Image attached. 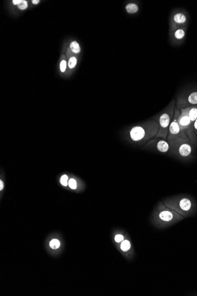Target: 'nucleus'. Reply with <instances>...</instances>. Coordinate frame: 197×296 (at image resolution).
Masks as SVG:
<instances>
[{
	"label": "nucleus",
	"mask_w": 197,
	"mask_h": 296,
	"mask_svg": "<svg viewBox=\"0 0 197 296\" xmlns=\"http://www.w3.org/2000/svg\"><path fill=\"white\" fill-rule=\"evenodd\" d=\"M164 205L184 218H188L197 212V203L193 197L186 195L175 196L164 201Z\"/></svg>",
	"instance_id": "nucleus-1"
},
{
	"label": "nucleus",
	"mask_w": 197,
	"mask_h": 296,
	"mask_svg": "<svg viewBox=\"0 0 197 296\" xmlns=\"http://www.w3.org/2000/svg\"><path fill=\"white\" fill-rule=\"evenodd\" d=\"M159 128L156 120H148L139 126L133 127L130 131V138L136 143L145 145L156 137Z\"/></svg>",
	"instance_id": "nucleus-2"
},
{
	"label": "nucleus",
	"mask_w": 197,
	"mask_h": 296,
	"mask_svg": "<svg viewBox=\"0 0 197 296\" xmlns=\"http://www.w3.org/2000/svg\"><path fill=\"white\" fill-rule=\"evenodd\" d=\"M169 144L168 154L182 160H191L194 158L196 146L189 139L178 138L168 141Z\"/></svg>",
	"instance_id": "nucleus-3"
},
{
	"label": "nucleus",
	"mask_w": 197,
	"mask_h": 296,
	"mask_svg": "<svg viewBox=\"0 0 197 296\" xmlns=\"http://www.w3.org/2000/svg\"><path fill=\"white\" fill-rule=\"evenodd\" d=\"M175 104L176 101L174 99L172 100L164 109L161 112L158 119L156 120L158 122L159 127L156 138L167 139L169 127L174 115Z\"/></svg>",
	"instance_id": "nucleus-4"
},
{
	"label": "nucleus",
	"mask_w": 197,
	"mask_h": 296,
	"mask_svg": "<svg viewBox=\"0 0 197 296\" xmlns=\"http://www.w3.org/2000/svg\"><path fill=\"white\" fill-rule=\"evenodd\" d=\"M155 218L164 224H173L184 219V217L165 205L160 204L156 209L155 214Z\"/></svg>",
	"instance_id": "nucleus-5"
},
{
	"label": "nucleus",
	"mask_w": 197,
	"mask_h": 296,
	"mask_svg": "<svg viewBox=\"0 0 197 296\" xmlns=\"http://www.w3.org/2000/svg\"><path fill=\"white\" fill-rule=\"evenodd\" d=\"M181 113L178 118V124L181 130L184 132L191 143L197 147V137L194 130V124L190 119L187 112L184 109H180Z\"/></svg>",
	"instance_id": "nucleus-6"
},
{
	"label": "nucleus",
	"mask_w": 197,
	"mask_h": 296,
	"mask_svg": "<svg viewBox=\"0 0 197 296\" xmlns=\"http://www.w3.org/2000/svg\"><path fill=\"white\" fill-rule=\"evenodd\" d=\"M188 13L183 9H177L172 12L169 19V32L171 33L181 27H188L189 23Z\"/></svg>",
	"instance_id": "nucleus-7"
},
{
	"label": "nucleus",
	"mask_w": 197,
	"mask_h": 296,
	"mask_svg": "<svg viewBox=\"0 0 197 296\" xmlns=\"http://www.w3.org/2000/svg\"><path fill=\"white\" fill-rule=\"evenodd\" d=\"M194 105H197V89H187L178 95L175 107L179 109Z\"/></svg>",
	"instance_id": "nucleus-8"
},
{
	"label": "nucleus",
	"mask_w": 197,
	"mask_h": 296,
	"mask_svg": "<svg viewBox=\"0 0 197 296\" xmlns=\"http://www.w3.org/2000/svg\"><path fill=\"white\" fill-rule=\"evenodd\" d=\"M181 113V111L178 108L175 107L174 115L172 120L171 122L168 130V133L167 136V141L173 140L178 138H184L188 139L187 135L182 131L178 124V118Z\"/></svg>",
	"instance_id": "nucleus-9"
},
{
	"label": "nucleus",
	"mask_w": 197,
	"mask_h": 296,
	"mask_svg": "<svg viewBox=\"0 0 197 296\" xmlns=\"http://www.w3.org/2000/svg\"><path fill=\"white\" fill-rule=\"evenodd\" d=\"M169 144L166 139L161 138H154L142 147L143 149L155 151L160 153H168Z\"/></svg>",
	"instance_id": "nucleus-10"
},
{
	"label": "nucleus",
	"mask_w": 197,
	"mask_h": 296,
	"mask_svg": "<svg viewBox=\"0 0 197 296\" xmlns=\"http://www.w3.org/2000/svg\"><path fill=\"white\" fill-rule=\"evenodd\" d=\"M188 27H181L169 33V40L172 44L179 46L182 44L186 38Z\"/></svg>",
	"instance_id": "nucleus-11"
},
{
	"label": "nucleus",
	"mask_w": 197,
	"mask_h": 296,
	"mask_svg": "<svg viewBox=\"0 0 197 296\" xmlns=\"http://www.w3.org/2000/svg\"><path fill=\"white\" fill-rule=\"evenodd\" d=\"M185 109L187 112L188 115L191 120V122L194 124V122L197 118V105L186 108Z\"/></svg>",
	"instance_id": "nucleus-12"
},
{
	"label": "nucleus",
	"mask_w": 197,
	"mask_h": 296,
	"mask_svg": "<svg viewBox=\"0 0 197 296\" xmlns=\"http://www.w3.org/2000/svg\"><path fill=\"white\" fill-rule=\"evenodd\" d=\"M126 10L129 14H135L138 11L139 7L135 3H129L126 6Z\"/></svg>",
	"instance_id": "nucleus-13"
},
{
	"label": "nucleus",
	"mask_w": 197,
	"mask_h": 296,
	"mask_svg": "<svg viewBox=\"0 0 197 296\" xmlns=\"http://www.w3.org/2000/svg\"><path fill=\"white\" fill-rule=\"evenodd\" d=\"M131 245L130 242L127 240H125L121 244V250L124 252H126L131 248Z\"/></svg>",
	"instance_id": "nucleus-14"
},
{
	"label": "nucleus",
	"mask_w": 197,
	"mask_h": 296,
	"mask_svg": "<svg viewBox=\"0 0 197 296\" xmlns=\"http://www.w3.org/2000/svg\"><path fill=\"white\" fill-rule=\"evenodd\" d=\"M70 48L72 51L75 53H78L80 51V47L79 44L77 43L76 42L74 41L70 44Z\"/></svg>",
	"instance_id": "nucleus-15"
},
{
	"label": "nucleus",
	"mask_w": 197,
	"mask_h": 296,
	"mask_svg": "<svg viewBox=\"0 0 197 296\" xmlns=\"http://www.w3.org/2000/svg\"><path fill=\"white\" fill-rule=\"evenodd\" d=\"M60 245V243L57 240L54 239L50 242V246L53 250H56L58 248H59Z\"/></svg>",
	"instance_id": "nucleus-16"
},
{
	"label": "nucleus",
	"mask_w": 197,
	"mask_h": 296,
	"mask_svg": "<svg viewBox=\"0 0 197 296\" xmlns=\"http://www.w3.org/2000/svg\"><path fill=\"white\" fill-rule=\"evenodd\" d=\"M76 63V58L75 57H72L70 58V60H69V66L70 68L72 69V68H73L75 67Z\"/></svg>",
	"instance_id": "nucleus-17"
},
{
	"label": "nucleus",
	"mask_w": 197,
	"mask_h": 296,
	"mask_svg": "<svg viewBox=\"0 0 197 296\" xmlns=\"http://www.w3.org/2000/svg\"><path fill=\"white\" fill-rule=\"evenodd\" d=\"M60 183L62 185H63L64 186H67L69 183L68 177L66 175H63L60 179Z\"/></svg>",
	"instance_id": "nucleus-18"
},
{
	"label": "nucleus",
	"mask_w": 197,
	"mask_h": 296,
	"mask_svg": "<svg viewBox=\"0 0 197 296\" xmlns=\"http://www.w3.org/2000/svg\"><path fill=\"white\" fill-rule=\"evenodd\" d=\"M18 7H19V8L20 10H25L27 8L28 4H27V2L26 1L21 0V2H20L19 4L18 5Z\"/></svg>",
	"instance_id": "nucleus-19"
},
{
	"label": "nucleus",
	"mask_w": 197,
	"mask_h": 296,
	"mask_svg": "<svg viewBox=\"0 0 197 296\" xmlns=\"http://www.w3.org/2000/svg\"><path fill=\"white\" fill-rule=\"evenodd\" d=\"M69 185L70 188L72 189H76L77 188V183L76 180L73 179H71L69 181Z\"/></svg>",
	"instance_id": "nucleus-20"
},
{
	"label": "nucleus",
	"mask_w": 197,
	"mask_h": 296,
	"mask_svg": "<svg viewBox=\"0 0 197 296\" xmlns=\"http://www.w3.org/2000/svg\"><path fill=\"white\" fill-rule=\"evenodd\" d=\"M114 240L116 242H121L123 240V235H122L121 234L117 235H116V236L114 238Z\"/></svg>",
	"instance_id": "nucleus-21"
},
{
	"label": "nucleus",
	"mask_w": 197,
	"mask_h": 296,
	"mask_svg": "<svg viewBox=\"0 0 197 296\" xmlns=\"http://www.w3.org/2000/svg\"><path fill=\"white\" fill-rule=\"evenodd\" d=\"M66 69V62L65 60H62L60 63V70L62 72H65Z\"/></svg>",
	"instance_id": "nucleus-22"
},
{
	"label": "nucleus",
	"mask_w": 197,
	"mask_h": 296,
	"mask_svg": "<svg viewBox=\"0 0 197 296\" xmlns=\"http://www.w3.org/2000/svg\"><path fill=\"white\" fill-rule=\"evenodd\" d=\"M194 132L195 133L197 137V120H195V121L194 122Z\"/></svg>",
	"instance_id": "nucleus-23"
},
{
	"label": "nucleus",
	"mask_w": 197,
	"mask_h": 296,
	"mask_svg": "<svg viewBox=\"0 0 197 296\" xmlns=\"http://www.w3.org/2000/svg\"><path fill=\"white\" fill-rule=\"evenodd\" d=\"M21 2V0H14L13 1V3L14 5H19Z\"/></svg>",
	"instance_id": "nucleus-24"
},
{
	"label": "nucleus",
	"mask_w": 197,
	"mask_h": 296,
	"mask_svg": "<svg viewBox=\"0 0 197 296\" xmlns=\"http://www.w3.org/2000/svg\"><path fill=\"white\" fill-rule=\"evenodd\" d=\"M3 186H4L3 182H2V181H1V182H0V190H1L3 189Z\"/></svg>",
	"instance_id": "nucleus-25"
},
{
	"label": "nucleus",
	"mask_w": 197,
	"mask_h": 296,
	"mask_svg": "<svg viewBox=\"0 0 197 296\" xmlns=\"http://www.w3.org/2000/svg\"><path fill=\"white\" fill-rule=\"evenodd\" d=\"M32 3H33V4H38V2H39L40 1H39L33 0V1H32Z\"/></svg>",
	"instance_id": "nucleus-26"
}]
</instances>
